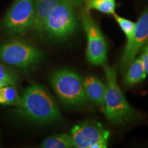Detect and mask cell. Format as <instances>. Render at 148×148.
<instances>
[{
  "label": "cell",
  "mask_w": 148,
  "mask_h": 148,
  "mask_svg": "<svg viewBox=\"0 0 148 148\" xmlns=\"http://www.w3.org/2000/svg\"><path fill=\"white\" fill-rule=\"evenodd\" d=\"M17 107L21 115L35 123H51L61 119L54 98L45 86L39 84H33L25 90Z\"/></svg>",
  "instance_id": "1"
},
{
  "label": "cell",
  "mask_w": 148,
  "mask_h": 148,
  "mask_svg": "<svg viewBox=\"0 0 148 148\" xmlns=\"http://www.w3.org/2000/svg\"><path fill=\"white\" fill-rule=\"evenodd\" d=\"M106 77L103 108L106 118L111 123L122 125L134 121L139 113L128 103L116 80V70L104 64Z\"/></svg>",
  "instance_id": "2"
},
{
  "label": "cell",
  "mask_w": 148,
  "mask_h": 148,
  "mask_svg": "<svg viewBox=\"0 0 148 148\" xmlns=\"http://www.w3.org/2000/svg\"><path fill=\"white\" fill-rule=\"evenodd\" d=\"M50 83L59 99L69 106H80L87 102L83 79L73 70L62 69L51 74Z\"/></svg>",
  "instance_id": "3"
},
{
  "label": "cell",
  "mask_w": 148,
  "mask_h": 148,
  "mask_svg": "<svg viewBox=\"0 0 148 148\" xmlns=\"http://www.w3.org/2000/svg\"><path fill=\"white\" fill-rule=\"evenodd\" d=\"M76 27L73 5L67 0H60L48 15L43 32L51 39L63 40L73 34Z\"/></svg>",
  "instance_id": "4"
},
{
  "label": "cell",
  "mask_w": 148,
  "mask_h": 148,
  "mask_svg": "<svg viewBox=\"0 0 148 148\" xmlns=\"http://www.w3.org/2000/svg\"><path fill=\"white\" fill-rule=\"evenodd\" d=\"M42 58L40 49L24 40H11L0 45V60L16 67L27 69L38 64Z\"/></svg>",
  "instance_id": "5"
},
{
  "label": "cell",
  "mask_w": 148,
  "mask_h": 148,
  "mask_svg": "<svg viewBox=\"0 0 148 148\" xmlns=\"http://www.w3.org/2000/svg\"><path fill=\"white\" fill-rule=\"evenodd\" d=\"M82 21L87 39L86 56L90 64L95 66L106 64L108 45L99 26L86 9L82 12Z\"/></svg>",
  "instance_id": "6"
},
{
  "label": "cell",
  "mask_w": 148,
  "mask_h": 148,
  "mask_svg": "<svg viewBox=\"0 0 148 148\" xmlns=\"http://www.w3.org/2000/svg\"><path fill=\"white\" fill-rule=\"evenodd\" d=\"M34 0H15L3 20V27L11 34H20L33 26Z\"/></svg>",
  "instance_id": "7"
},
{
  "label": "cell",
  "mask_w": 148,
  "mask_h": 148,
  "mask_svg": "<svg viewBox=\"0 0 148 148\" xmlns=\"http://www.w3.org/2000/svg\"><path fill=\"white\" fill-rule=\"evenodd\" d=\"M73 147L92 148L99 141H108L110 132L99 123L84 121L75 125L71 130Z\"/></svg>",
  "instance_id": "8"
},
{
  "label": "cell",
  "mask_w": 148,
  "mask_h": 148,
  "mask_svg": "<svg viewBox=\"0 0 148 148\" xmlns=\"http://www.w3.org/2000/svg\"><path fill=\"white\" fill-rule=\"evenodd\" d=\"M148 40V7L140 14L138 21L135 23V28L132 37L127 41L120 67L121 71H125L127 66L137 56L144 45Z\"/></svg>",
  "instance_id": "9"
},
{
  "label": "cell",
  "mask_w": 148,
  "mask_h": 148,
  "mask_svg": "<svg viewBox=\"0 0 148 148\" xmlns=\"http://www.w3.org/2000/svg\"><path fill=\"white\" fill-rule=\"evenodd\" d=\"M84 91L88 101L97 106H103L106 84L94 75H88L83 79Z\"/></svg>",
  "instance_id": "10"
},
{
  "label": "cell",
  "mask_w": 148,
  "mask_h": 148,
  "mask_svg": "<svg viewBox=\"0 0 148 148\" xmlns=\"http://www.w3.org/2000/svg\"><path fill=\"white\" fill-rule=\"evenodd\" d=\"M35 16L33 27L40 33H43L48 15L60 0H34Z\"/></svg>",
  "instance_id": "11"
},
{
  "label": "cell",
  "mask_w": 148,
  "mask_h": 148,
  "mask_svg": "<svg viewBox=\"0 0 148 148\" xmlns=\"http://www.w3.org/2000/svg\"><path fill=\"white\" fill-rule=\"evenodd\" d=\"M147 76L145 67L140 56L136 57L125 69L123 83L127 87L140 83Z\"/></svg>",
  "instance_id": "12"
},
{
  "label": "cell",
  "mask_w": 148,
  "mask_h": 148,
  "mask_svg": "<svg viewBox=\"0 0 148 148\" xmlns=\"http://www.w3.org/2000/svg\"><path fill=\"white\" fill-rule=\"evenodd\" d=\"M40 147L43 148H71L73 147L70 135L56 134L46 138L42 142Z\"/></svg>",
  "instance_id": "13"
},
{
  "label": "cell",
  "mask_w": 148,
  "mask_h": 148,
  "mask_svg": "<svg viewBox=\"0 0 148 148\" xmlns=\"http://www.w3.org/2000/svg\"><path fill=\"white\" fill-rule=\"evenodd\" d=\"M87 10H95L106 14H115L116 0H85Z\"/></svg>",
  "instance_id": "14"
},
{
  "label": "cell",
  "mask_w": 148,
  "mask_h": 148,
  "mask_svg": "<svg viewBox=\"0 0 148 148\" xmlns=\"http://www.w3.org/2000/svg\"><path fill=\"white\" fill-rule=\"evenodd\" d=\"M1 91L3 98V104L16 105L19 104L21 97L18 95L15 84H9L1 87Z\"/></svg>",
  "instance_id": "15"
},
{
  "label": "cell",
  "mask_w": 148,
  "mask_h": 148,
  "mask_svg": "<svg viewBox=\"0 0 148 148\" xmlns=\"http://www.w3.org/2000/svg\"><path fill=\"white\" fill-rule=\"evenodd\" d=\"M115 21L117 22L118 25L124 33L125 36L127 38V41H128L132 38L133 33H134L135 28V23L130 20L127 19L124 17L118 15L116 13L113 14Z\"/></svg>",
  "instance_id": "16"
},
{
  "label": "cell",
  "mask_w": 148,
  "mask_h": 148,
  "mask_svg": "<svg viewBox=\"0 0 148 148\" xmlns=\"http://www.w3.org/2000/svg\"><path fill=\"white\" fill-rule=\"evenodd\" d=\"M0 79H4L16 84V76L12 71L7 69L3 64H0Z\"/></svg>",
  "instance_id": "17"
},
{
  "label": "cell",
  "mask_w": 148,
  "mask_h": 148,
  "mask_svg": "<svg viewBox=\"0 0 148 148\" xmlns=\"http://www.w3.org/2000/svg\"><path fill=\"white\" fill-rule=\"evenodd\" d=\"M140 51H141V53H140V56L141 58L147 75H148V40L146 42Z\"/></svg>",
  "instance_id": "18"
},
{
  "label": "cell",
  "mask_w": 148,
  "mask_h": 148,
  "mask_svg": "<svg viewBox=\"0 0 148 148\" xmlns=\"http://www.w3.org/2000/svg\"><path fill=\"white\" fill-rule=\"evenodd\" d=\"M69 1L72 5H75V6H78L80 5L83 2H84L85 0H67Z\"/></svg>",
  "instance_id": "19"
},
{
  "label": "cell",
  "mask_w": 148,
  "mask_h": 148,
  "mask_svg": "<svg viewBox=\"0 0 148 148\" xmlns=\"http://www.w3.org/2000/svg\"><path fill=\"white\" fill-rule=\"evenodd\" d=\"M9 84H14V83H12L10 82H8V81L4 80V79H0V88L3 87V86H5Z\"/></svg>",
  "instance_id": "20"
},
{
  "label": "cell",
  "mask_w": 148,
  "mask_h": 148,
  "mask_svg": "<svg viewBox=\"0 0 148 148\" xmlns=\"http://www.w3.org/2000/svg\"><path fill=\"white\" fill-rule=\"evenodd\" d=\"M0 103L3 104V98L2 95V91H1V88H0Z\"/></svg>",
  "instance_id": "21"
}]
</instances>
